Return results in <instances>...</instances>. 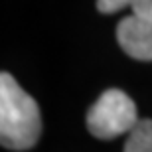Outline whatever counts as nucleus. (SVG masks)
<instances>
[{
	"mask_svg": "<svg viewBox=\"0 0 152 152\" xmlns=\"http://www.w3.org/2000/svg\"><path fill=\"white\" fill-rule=\"evenodd\" d=\"M42 117L38 103L10 73L0 75V142L10 150H28L38 142Z\"/></svg>",
	"mask_w": 152,
	"mask_h": 152,
	"instance_id": "1",
	"label": "nucleus"
},
{
	"mask_svg": "<svg viewBox=\"0 0 152 152\" xmlns=\"http://www.w3.org/2000/svg\"><path fill=\"white\" fill-rule=\"evenodd\" d=\"M124 152H152V118H140L124 142Z\"/></svg>",
	"mask_w": 152,
	"mask_h": 152,
	"instance_id": "5",
	"label": "nucleus"
},
{
	"mask_svg": "<svg viewBox=\"0 0 152 152\" xmlns=\"http://www.w3.org/2000/svg\"><path fill=\"white\" fill-rule=\"evenodd\" d=\"M134 101L121 89H107L87 113V129L95 138L111 140L118 134L132 132L138 124Z\"/></svg>",
	"mask_w": 152,
	"mask_h": 152,
	"instance_id": "2",
	"label": "nucleus"
},
{
	"mask_svg": "<svg viewBox=\"0 0 152 152\" xmlns=\"http://www.w3.org/2000/svg\"><path fill=\"white\" fill-rule=\"evenodd\" d=\"M117 42L126 56L152 61V18L124 16L117 26Z\"/></svg>",
	"mask_w": 152,
	"mask_h": 152,
	"instance_id": "3",
	"label": "nucleus"
},
{
	"mask_svg": "<svg viewBox=\"0 0 152 152\" xmlns=\"http://www.w3.org/2000/svg\"><path fill=\"white\" fill-rule=\"evenodd\" d=\"M123 8H132L134 16L152 18V0H97V10L103 14H115Z\"/></svg>",
	"mask_w": 152,
	"mask_h": 152,
	"instance_id": "4",
	"label": "nucleus"
}]
</instances>
